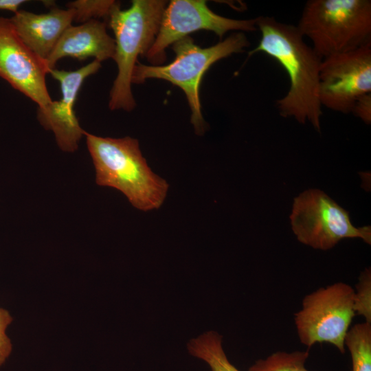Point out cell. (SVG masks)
Segmentation results:
<instances>
[{
    "label": "cell",
    "mask_w": 371,
    "mask_h": 371,
    "mask_svg": "<svg viewBox=\"0 0 371 371\" xmlns=\"http://www.w3.org/2000/svg\"><path fill=\"white\" fill-rule=\"evenodd\" d=\"M256 20L261 38L249 56L265 53L276 60L289 76V89L276 103L280 115L302 124L308 122L320 133L322 106L319 83L322 58L306 43L297 26L271 16H260Z\"/></svg>",
    "instance_id": "6da1fadb"
},
{
    "label": "cell",
    "mask_w": 371,
    "mask_h": 371,
    "mask_svg": "<svg viewBox=\"0 0 371 371\" xmlns=\"http://www.w3.org/2000/svg\"><path fill=\"white\" fill-rule=\"evenodd\" d=\"M85 135L98 185L122 192L139 210L147 212L161 207L169 185L151 170L136 139L102 137L87 131Z\"/></svg>",
    "instance_id": "7a4b0ae2"
},
{
    "label": "cell",
    "mask_w": 371,
    "mask_h": 371,
    "mask_svg": "<svg viewBox=\"0 0 371 371\" xmlns=\"http://www.w3.org/2000/svg\"><path fill=\"white\" fill-rule=\"evenodd\" d=\"M166 5L162 0H133L128 8L121 10L118 5L110 14L109 26L115 35L113 59L117 67L110 92V109L130 111L135 108L133 72L138 56L145 55L154 43Z\"/></svg>",
    "instance_id": "3957f363"
},
{
    "label": "cell",
    "mask_w": 371,
    "mask_h": 371,
    "mask_svg": "<svg viewBox=\"0 0 371 371\" xmlns=\"http://www.w3.org/2000/svg\"><path fill=\"white\" fill-rule=\"evenodd\" d=\"M249 42L243 32H236L209 47H201L189 36L172 44V62L165 65H146L137 62L132 83L140 84L148 78L161 79L179 87L184 92L191 110L190 122L197 135L206 128L199 100V86L205 71L216 61L243 52Z\"/></svg>",
    "instance_id": "277c9868"
},
{
    "label": "cell",
    "mask_w": 371,
    "mask_h": 371,
    "mask_svg": "<svg viewBox=\"0 0 371 371\" xmlns=\"http://www.w3.org/2000/svg\"><path fill=\"white\" fill-rule=\"evenodd\" d=\"M322 58L371 43L370 0H310L297 26Z\"/></svg>",
    "instance_id": "5b68a950"
},
{
    "label": "cell",
    "mask_w": 371,
    "mask_h": 371,
    "mask_svg": "<svg viewBox=\"0 0 371 371\" xmlns=\"http://www.w3.org/2000/svg\"><path fill=\"white\" fill-rule=\"evenodd\" d=\"M290 221L298 241L315 249H330L348 238L371 244L370 226L353 225L349 212L319 189H308L294 198Z\"/></svg>",
    "instance_id": "8992f818"
},
{
    "label": "cell",
    "mask_w": 371,
    "mask_h": 371,
    "mask_svg": "<svg viewBox=\"0 0 371 371\" xmlns=\"http://www.w3.org/2000/svg\"><path fill=\"white\" fill-rule=\"evenodd\" d=\"M355 311V289L337 282L306 295L302 308L295 313V324L302 344L311 348L328 343L344 353V339Z\"/></svg>",
    "instance_id": "52a82bcc"
},
{
    "label": "cell",
    "mask_w": 371,
    "mask_h": 371,
    "mask_svg": "<svg viewBox=\"0 0 371 371\" xmlns=\"http://www.w3.org/2000/svg\"><path fill=\"white\" fill-rule=\"evenodd\" d=\"M199 30L213 32L222 38L232 30H257L256 20L222 16L212 12L204 0H172L164 9L155 40L145 56L153 64L162 63L170 45Z\"/></svg>",
    "instance_id": "ba28073f"
},
{
    "label": "cell",
    "mask_w": 371,
    "mask_h": 371,
    "mask_svg": "<svg viewBox=\"0 0 371 371\" xmlns=\"http://www.w3.org/2000/svg\"><path fill=\"white\" fill-rule=\"evenodd\" d=\"M371 93V43L322 58L319 97L322 106L348 114L356 100Z\"/></svg>",
    "instance_id": "9c48e42d"
},
{
    "label": "cell",
    "mask_w": 371,
    "mask_h": 371,
    "mask_svg": "<svg viewBox=\"0 0 371 371\" xmlns=\"http://www.w3.org/2000/svg\"><path fill=\"white\" fill-rule=\"evenodd\" d=\"M49 69L22 41L8 18L0 16V77L43 108L52 98L46 84Z\"/></svg>",
    "instance_id": "30bf717a"
},
{
    "label": "cell",
    "mask_w": 371,
    "mask_h": 371,
    "mask_svg": "<svg viewBox=\"0 0 371 371\" xmlns=\"http://www.w3.org/2000/svg\"><path fill=\"white\" fill-rule=\"evenodd\" d=\"M100 63L93 60L75 71L56 68L49 71L51 76L60 82L61 98L52 100L43 108H38L37 119L46 130L54 133L57 144L63 151H76L78 142L85 135V131L80 127L75 114L74 104L83 82L100 69Z\"/></svg>",
    "instance_id": "8fae6325"
},
{
    "label": "cell",
    "mask_w": 371,
    "mask_h": 371,
    "mask_svg": "<svg viewBox=\"0 0 371 371\" xmlns=\"http://www.w3.org/2000/svg\"><path fill=\"white\" fill-rule=\"evenodd\" d=\"M10 19L22 41L46 61L62 34L71 25L74 11L55 6L43 14L19 10Z\"/></svg>",
    "instance_id": "7c38bea8"
},
{
    "label": "cell",
    "mask_w": 371,
    "mask_h": 371,
    "mask_svg": "<svg viewBox=\"0 0 371 371\" xmlns=\"http://www.w3.org/2000/svg\"><path fill=\"white\" fill-rule=\"evenodd\" d=\"M115 40L106 32V25L93 19L78 25L69 26L62 34L46 60L49 71L61 58L71 57L85 60L93 57L102 62L113 58Z\"/></svg>",
    "instance_id": "4fadbf2b"
},
{
    "label": "cell",
    "mask_w": 371,
    "mask_h": 371,
    "mask_svg": "<svg viewBox=\"0 0 371 371\" xmlns=\"http://www.w3.org/2000/svg\"><path fill=\"white\" fill-rule=\"evenodd\" d=\"M221 340L220 335L210 331L191 340L188 350L192 355L205 361L211 371H239L227 359Z\"/></svg>",
    "instance_id": "5bb4252c"
},
{
    "label": "cell",
    "mask_w": 371,
    "mask_h": 371,
    "mask_svg": "<svg viewBox=\"0 0 371 371\" xmlns=\"http://www.w3.org/2000/svg\"><path fill=\"white\" fill-rule=\"evenodd\" d=\"M352 359V371H371V323L355 324L344 339Z\"/></svg>",
    "instance_id": "9a60e30c"
},
{
    "label": "cell",
    "mask_w": 371,
    "mask_h": 371,
    "mask_svg": "<svg viewBox=\"0 0 371 371\" xmlns=\"http://www.w3.org/2000/svg\"><path fill=\"white\" fill-rule=\"evenodd\" d=\"M308 355V350L291 352L278 351L257 361L249 371H308L305 368Z\"/></svg>",
    "instance_id": "2e32d148"
},
{
    "label": "cell",
    "mask_w": 371,
    "mask_h": 371,
    "mask_svg": "<svg viewBox=\"0 0 371 371\" xmlns=\"http://www.w3.org/2000/svg\"><path fill=\"white\" fill-rule=\"evenodd\" d=\"M120 3L112 0H76L67 4L74 11V21L85 23L101 17H109Z\"/></svg>",
    "instance_id": "e0dca14e"
},
{
    "label": "cell",
    "mask_w": 371,
    "mask_h": 371,
    "mask_svg": "<svg viewBox=\"0 0 371 371\" xmlns=\"http://www.w3.org/2000/svg\"><path fill=\"white\" fill-rule=\"evenodd\" d=\"M355 313L362 315L365 321L371 323V271L366 269L360 275L355 290Z\"/></svg>",
    "instance_id": "ac0fdd59"
},
{
    "label": "cell",
    "mask_w": 371,
    "mask_h": 371,
    "mask_svg": "<svg viewBox=\"0 0 371 371\" xmlns=\"http://www.w3.org/2000/svg\"><path fill=\"white\" fill-rule=\"evenodd\" d=\"M10 313L0 307V368L5 362L12 350V345L6 334L8 326L12 323Z\"/></svg>",
    "instance_id": "d6986e66"
},
{
    "label": "cell",
    "mask_w": 371,
    "mask_h": 371,
    "mask_svg": "<svg viewBox=\"0 0 371 371\" xmlns=\"http://www.w3.org/2000/svg\"><path fill=\"white\" fill-rule=\"evenodd\" d=\"M352 113L366 124H370L371 123V93L359 98L353 106Z\"/></svg>",
    "instance_id": "ffe728a7"
},
{
    "label": "cell",
    "mask_w": 371,
    "mask_h": 371,
    "mask_svg": "<svg viewBox=\"0 0 371 371\" xmlns=\"http://www.w3.org/2000/svg\"><path fill=\"white\" fill-rule=\"evenodd\" d=\"M28 1L25 0H0V10H8L16 13L19 7Z\"/></svg>",
    "instance_id": "44dd1931"
}]
</instances>
